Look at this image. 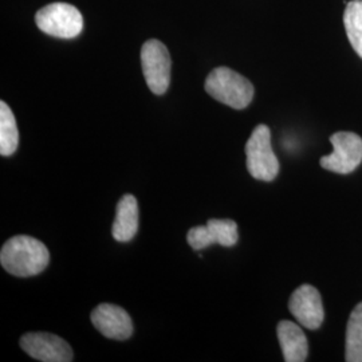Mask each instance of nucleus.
I'll return each instance as SVG.
<instances>
[{
    "mask_svg": "<svg viewBox=\"0 0 362 362\" xmlns=\"http://www.w3.org/2000/svg\"><path fill=\"white\" fill-rule=\"evenodd\" d=\"M1 267L18 278H28L46 270L50 252L40 240L18 235L8 239L0 251Z\"/></svg>",
    "mask_w": 362,
    "mask_h": 362,
    "instance_id": "nucleus-1",
    "label": "nucleus"
},
{
    "mask_svg": "<svg viewBox=\"0 0 362 362\" xmlns=\"http://www.w3.org/2000/svg\"><path fill=\"white\" fill-rule=\"evenodd\" d=\"M208 94L236 110L246 109L254 98V86L246 77L228 67H216L206 79Z\"/></svg>",
    "mask_w": 362,
    "mask_h": 362,
    "instance_id": "nucleus-2",
    "label": "nucleus"
},
{
    "mask_svg": "<svg viewBox=\"0 0 362 362\" xmlns=\"http://www.w3.org/2000/svg\"><path fill=\"white\" fill-rule=\"evenodd\" d=\"M247 169L257 180H275L279 173V161L272 146V132L267 125H258L246 144Z\"/></svg>",
    "mask_w": 362,
    "mask_h": 362,
    "instance_id": "nucleus-3",
    "label": "nucleus"
},
{
    "mask_svg": "<svg viewBox=\"0 0 362 362\" xmlns=\"http://www.w3.org/2000/svg\"><path fill=\"white\" fill-rule=\"evenodd\" d=\"M37 26L47 35L57 38H76L83 27V18L69 3H52L35 15Z\"/></svg>",
    "mask_w": 362,
    "mask_h": 362,
    "instance_id": "nucleus-4",
    "label": "nucleus"
},
{
    "mask_svg": "<svg viewBox=\"0 0 362 362\" xmlns=\"http://www.w3.org/2000/svg\"><path fill=\"white\" fill-rule=\"evenodd\" d=\"M333 153L321 158L322 168L339 175H349L362 161V139L353 132H337L330 137Z\"/></svg>",
    "mask_w": 362,
    "mask_h": 362,
    "instance_id": "nucleus-5",
    "label": "nucleus"
},
{
    "mask_svg": "<svg viewBox=\"0 0 362 362\" xmlns=\"http://www.w3.org/2000/svg\"><path fill=\"white\" fill-rule=\"evenodd\" d=\"M141 64L144 77L149 89L156 95H163L168 90L172 65L165 45L156 39L145 42L141 49Z\"/></svg>",
    "mask_w": 362,
    "mask_h": 362,
    "instance_id": "nucleus-6",
    "label": "nucleus"
},
{
    "mask_svg": "<svg viewBox=\"0 0 362 362\" xmlns=\"http://www.w3.org/2000/svg\"><path fill=\"white\" fill-rule=\"evenodd\" d=\"M21 346L38 361H73L71 346L65 339L52 333H27L21 338Z\"/></svg>",
    "mask_w": 362,
    "mask_h": 362,
    "instance_id": "nucleus-7",
    "label": "nucleus"
},
{
    "mask_svg": "<svg viewBox=\"0 0 362 362\" xmlns=\"http://www.w3.org/2000/svg\"><path fill=\"white\" fill-rule=\"evenodd\" d=\"M288 310L298 324L315 330L324 322L325 311L320 291L311 285H302L293 293L288 300Z\"/></svg>",
    "mask_w": 362,
    "mask_h": 362,
    "instance_id": "nucleus-8",
    "label": "nucleus"
},
{
    "mask_svg": "<svg viewBox=\"0 0 362 362\" xmlns=\"http://www.w3.org/2000/svg\"><path fill=\"white\" fill-rule=\"evenodd\" d=\"M94 327L106 338L124 341L133 334V322L122 308L112 303H101L91 311Z\"/></svg>",
    "mask_w": 362,
    "mask_h": 362,
    "instance_id": "nucleus-9",
    "label": "nucleus"
},
{
    "mask_svg": "<svg viewBox=\"0 0 362 362\" xmlns=\"http://www.w3.org/2000/svg\"><path fill=\"white\" fill-rule=\"evenodd\" d=\"M276 334L286 362H303L308 360V338L297 324L291 321H281L276 327Z\"/></svg>",
    "mask_w": 362,
    "mask_h": 362,
    "instance_id": "nucleus-10",
    "label": "nucleus"
},
{
    "mask_svg": "<svg viewBox=\"0 0 362 362\" xmlns=\"http://www.w3.org/2000/svg\"><path fill=\"white\" fill-rule=\"evenodd\" d=\"M139 231V204L133 194H124L116 208L112 235L117 242H130Z\"/></svg>",
    "mask_w": 362,
    "mask_h": 362,
    "instance_id": "nucleus-11",
    "label": "nucleus"
},
{
    "mask_svg": "<svg viewBox=\"0 0 362 362\" xmlns=\"http://www.w3.org/2000/svg\"><path fill=\"white\" fill-rule=\"evenodd\" d=\"M19 145V132L13 110L4 101L0 103V155L11 156Z\"/></svg>",
    "mask_w": 362,
    "mask_h": 362,
    "instance_id": "nucleus-12",
    "label": "nucleus"
},
{
    "mask_svg": "<svg viewBox=\"0 0 362 362\" xmlns=\"http://www.w3.org/2000/svg\"><path fill=\"white\" fill-rule=\"evenodd\" d=\"M346 361L362 362V302L350 314L346 329Z\"/></svg>",
    "mask_w": 362,
    "mask_h": 362,
    "instance_id": "nucleus-13",
    "label": "nucleus"
},
{
    "mask_svg": "<svg viewBox=\"0 0 362 362\" xmlns=\"http://www.w3.org/2000/svg\"><path fill=\"white\" fill-rule=\"evenodd\" d=\"M344 25L351 47L362 58V0H351L346 3Z\"/></svg>",
    "mask_w": 362,
    "mask_h": 362,
    "instance_id": "nucleus-14",
    "label": "nucleus"
},
{
    "mask_svg": "<svg viewBox=\"0 0 362 362\" xmlns=\"http://www.w3.org/2000/svg\"><path fill=\"white\" fill-rule=\"evenodd\" d=\"M207 227L215 240V245L233 247L238 243V224L231 219H209Z\"/></svg>",
    "mask_w": 362,
    "mask_h": 362,
    "instance_id": "nucleus-15",
    "label": "nucleus"
},
{
    "mask_svg": "<svg viewBox=\"0 0 362 362\" xmlns=\"http://www.w3.org/2000/svg\"><path fill=\"white\" fill-rule=\"evenodd\" d=\"M187 240L194 250H204L207 247L215 245V240L207 226H197L191 228L187 235Z\"/></svg>",
    "mask_w": 362,
    "mask_h": 362,
    "instance_id": "nucleus-16",
    "label": "nucleus"
}]
</instances>
